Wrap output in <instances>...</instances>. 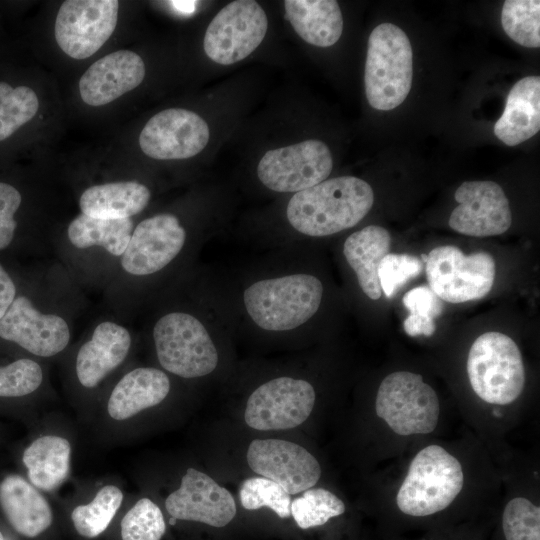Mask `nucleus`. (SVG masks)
<instances>
[{
	"instance_id": "38",
	"label": "nucleus",
	"mask_w": 540,
	"mask_h": 540,
	"mask_svg": "<svg viewBox=\"0 0 540 540\" xmlns=\"http://www.w3.org/2000/svg\"><path fill=\"white\" fill-rule=\"evenodd\" d=\"M22 204L20 191L12 184L0 181V250L13 240L17 228L15 215Z\"/></svg>"
},
{
	"instance_id": "33",
	"label": "nucleus",
	"mask_w": 540,
	"mask_h": 540,
	"mask_svg": "<svg viewBox=\"0 0 540 540\" xmlns=\"http://www.w3.org/2000/svg\"><path fill=\"white\" fill-rule=\"evenodd\" d=\"M242 506L247 510L268 507L280 518L291 515V495L279 484L265 477L244 480L239 489Z\"/></svg>"
},
{
	"instance_id": "25",
	"label": "nucleus",
	"mask_w": 540,
	"mask_h": 540,
	"mask_svg": "<svg viewBox=\"0 0 540 540\" xmlns=\"http://www.w3.org/2000/svg\"><path fill=\"white\" fill-rule=\"evenodd\" d=\"M286 17L295 32L308 44L334 45L342 35L343 17L334 0H286Z\"/></svg>"
},
{
	"instance_id": "2",
	"label": "nucleus",
	"mask_w": 540,
	"mask_h": 540,
	"mask_svg": "<svg viewBox=\"0 0 540 540\" xmlns=\"http://www.w3.org/2000/svg\"><path fill=\"white\" fill-rule=\"evenodd\" d=\"M413 78V52L406 33L392 23L375 27L368 39L365 92L377 110H392L408 96Z\"/></svg>"
},
{
	"instance_id": "6",
	"label": "nucleus",
	"mask_w": 540,
	"mask_h": 540,
	"mask_svg": "<svg viewBox=\"0 0 540 540\" xmlns=\"http://www.w3.org/2000/svg\"><path fill=\"white\" fill-rule=\"evenodd\" d=\"M153 338L159 363L177 376L202 377L218 364V353L210 335L190 314L164 315L154 326Z\"/></svg>"
},
{
	"instance_id": "26",
	"label": "nucleus",
	"mask_w": 540,
	"mask_h": 540,
	"mask_svg": "<svg viewBox=\"0 0 540 540\" xmlns=\"http://www.w3.org/2000/svg\"><path fill=\"white\" fill-rule=\"evenodd\" d=\"M149 189L135 181L112 182L87 188L81 195L82 214L102 219L130 218L149 203Z\"/></svg>"
},
{
	"instance_id": "30",
	"label": "nucleus",
	"mask_w": 540,
	"mask_h": 540,
	"mask_svg": "<svg viewBox=\"0 0 540 540\" xmlns=\"http://www.w3.org/2000/svg\"><path fill=\"white\" fill-rule=\"evenodd\" d=\"M122 500L123 493L118 487H102L89 504L79 505L72 511L71 520L76 531L86 538L99 536L112 521Z\"/></svg>"
},
{
	"instance_id": "23",
	"label": "nucleus",
	"mask_w": 540,
	"mask_h": 540,
	"mask_svg": "<svg viewBox=\"0 0 540 540\" xmlns=\"http://www.w3.org/2000/svg\"><path fill=\"white\" fill-rule=\"evenodd\" d=\"M170 390L167 375L156 368L140 367L124 375L108 399L107 410L115 420L128 419L161 403Z\"/></svg>"
},
{
	"instance_id": "11",
	"label": "nucleus",
	"mask_w": 540,
	"mask_h": 540,
	"mask_svg": "<svg viewBox=\"0 0 540 540\" xmlns=\"http://www.w3.org/2000/svg\"><path fill=\"white\" fill-rule=\"evenodd\" d=\"M116 0H67L55 21V39L71 58L86 59L96 53L115 30Z\"/></svg>"
},
{
	"instance_id": "22",
	"label": "nucleus",
	"mask_w": 540,
	"mask_h": 540,
	"mask_svg": "<svg viewBox=\"0 0 540 540\" xmlns=\"http://www.w3.org/2000/svg\"><path fill=\"white\" fill-rule=\"evenodd\" d=\"M540 129V77L527 76L510 90L502 116L494 125L496 137L516 146Z\"/></svg>"
},
{
	"instance_id": "42",
	"label": "nucleus",
	"mask_w": 540,
	"mask_h": 540,
	"mask_svg": "<svg viewBox=\"0 0 540 540\" xmlns=\"http://www.w3.org/2000/svg\"><path fill=\"white\" fill-rule=\"evenodd\" d=\"M194 2H187V1H173L172 4L174 7L178 8L179 10L183 12H189L194 7Z\"/></svg>"
},
{
	"instance_id": "41",
	"label": "nucleus",
	"mask_w": 540,
	"mask_h": 540,
	"mask_svg": "<svg viewBox=\"0 0 540 540\" xmlns=\"http://www.w3.org/2000/svg\"><path fill=\"white\" fill-rule=\"evenodd\" d=\"M15 294L16 288L12 279L0 265V319L11 306L15 299Z\"/></svg>"
},
{
	"instance_id": "32",
	"label": "nucleus",
	"mask_w": 540,
	"mask_h": 540,
	"mask_svg": "<svg viewBox=\"0 0 540 540\" xmlns=\"http://www.w3.org/2000/svg\"><path fill=\"white\" fill-rule=\"evenodd\" d=\"M291 514L302 529L325 524L345 512V505L335 494L324 488H309L291 501Z\"/></svg>"
},
{
	"instance_id": "18",
	"label": "nucleus",
	"mask_w": 540,
	"mask_h": 540,
	"mask_svg": "<svg viewBox=\"0 0 540 540\" xmlns=\"http://www.w3.org/2000/svg\"><path fill=\"white\" fill-rule=\"evenodd\" d=\"M0 337L36 356L51 357L68 345L70 330L62 317L43 314L27 297L19 296L0 319Z\"/></svg>"
},
{
	"instance_id": "17",
	"label": "nucleus",
	"mask_w": 540,
	"mask_h": 540,
	"mask_svg": "<svg viewBox=\"0 0 540 540\" xmlns=\"http://www.w3.org/2000/svg\"><path fill=\"white\" fill-rule=\"evenodd\" d=\"M167 512L175 519L224 527L236 514L231 493L207 474L188 468L180 487L165 501Z\"/></svg>"
},
{
	"instance_id": "1",
	"label": "nucleus",
	"mask_w": 540,
	"mask_h": 540,
	"mask_svg": "<svg viewBox=\"0 0 540 540\" xmlns=\"http://www.w3.org/2000/svg\"><path fill=\"white\" fill-rule=\"evenodd\" d=\"M374 202L371 186L353 176H342L297 192L286 215L291 226L308 236L332 235L355 226Z\"/></svg>"
},
{
	"instance_id": "15",
	"label": "nucleus",
	"mask_w": 540,
	"mask_h": 540,
	"mask_svg": "<svg viewBox=\"0 0 540 540\" xmlns=\"http://www.w3.org/2000/svg\"><path fill=\"white\" fill-rule=\"evenodd\" d=\"M454 197L459 203L449 218V226L454 231L473 237H488L500 235L511 226L509 201L496 182H463Z\"/></svg>"
},
{
	"instance_id": "5",
	"label": "nucleus",
	"mask_w": 540,
	"mask_h": 540,
	"mask_svg": "<svg viewBox=\"0 0 540 540\" xmlns=\"http://www.w3.org/2000/svg\"><path fill=\"white\" fill-rule=\"evenodd\" d=\"M467 374L474 392L485 402L506 405L525 385V369L517 344L501 332H486L472 344Z\"/></svg>"
},
{
	"instance_id": "43",
	"label": "nucleus",
	"mask_w": 540,
	"mask_h": 540,
	"mask_svg": "<svg viewBox=\"0 0 540 540\" xmlns=\"http://www.w3.org/2000/svg\"><path fill=\"white\" fill-rule=\"evenodd\" d=\"M0 540H4V537H3L2 533H1V531H0Z\"/></svg>"
},
{
	"instance_id": "35",
	"label": "nucleus",
	"mask_w": 540,
	"mask_h": 540,
	"mask_svg": "<svg viewBox=\"0 0 540 540\" xmlns=\"http://www.w3.org/2000/svg\"><path fill=\"white\" fill-rule=\"evenodd\" d=\"M506 540H540V508L523 497L510 500L502 515Z\"/></svg>"
},
{
	"instance_id": "16",
	"label": "nucleus",
	"mask_w": 540,
	"mask_h": 540,
	"mask_svg": "<svg viewBox=\"0 0 540 540\" xmlns=\"http://www.w3.org/2000/svg\"><path fill=\"white\" fill-rule=\"evenodd\" d=\"M184 228L172 214H158L140 222L121 255V266L135 276L150 275L167 266L181 251Z\"/></svg>"
},
{
	"instance_id": "12",
	"label": "nucleus",
	"mask_w": 540,
	"mask_h": 540,
	"mask_svg": "<svg viewBox=\"0 0 540 540\" xmlns=\"http://www.w3.org/2000/svg\"><path fill=\"white\" fill-rule=\"evenodd\" d=\"M314 403L315 391L309 382L279 377L252 392L246 404L244 419L255 430L291 429L309 417Z\"/></svg>"
},
{
	"instance_id": "29",
	"label": "nucleus",
	"mask_w": 540,
	"mask_h": 540,
	"mask_svg": "<svg viewBox=\"0 0 540 540\" xmlns=\"http://www.w3.org/2000/svg\"><path fill=\"white\" fill-rule=\"evenodd\" d=\"M36 92L24 84L0 80V143L10 140L37 114Z\"/></svg>"
},
{
	"instance_id": "31",
	"label": "nucleus",
	"mask_w": 540,
	"mask_h": 540,
	"mask_svg": "<svg viewBox=\"0 0 540 540\" xmlns=\"http://www.w3.org/2000/svg\"><path fill=\"white\" fill-rule=\"evenodd\" d=\"M505 33L516 43L529 48L540 46V2L506 0L501 12Z\"/></svg>"
},
{
	"instance_id": "24",
	"label": "nucleus",
	"mask_w": 540,
	"mask_h": 540,
	"mask_svg": "<svg viewBox=\"0 0 540 540\" xmlns=\"http://www.w3.org/2000/svg\"><path fill=\"white\" fill-rule=\"evenodd\" d=\"M390 246L389 232L376 225L352 233L344 243V256L355 271L362 291L372 300L381 297L378 267L389 253Z\"/></svg>"
},
{
	"instance_id": "19",
	"label": "nucleus",
	"mask_w": 540,
	"mask_h": 540,
	"mask_svg": "<svg viewBox=\"0 0 540 540\" xmlns=\"http://www.w3.org/2000/svg\"><path fill=\"white\" fill-rule=\"evenodd\" d=\"M145 77V64L133 51L119 50L94 62L82 75L79 91L91 106L108 104L139 86Z\"/></svg>"
},
{
	"instance_id": "28",
	"label": "nucleus",
	"mask_w": 540,
	"mask_h": 540,
	"mask_svg": "<svg viewBox=\"0 0 540 540\" xmlns=\"http://www.w3.org/2000/svg\"><path fill=\"white\" fill-rule=\"evenodd\" d=\"M132 228L130 218L102 219L80 214L69 224L67 234L76 248L98 246L114 256H121L129 243Z\"/></svg>"
},
{
	"instance_id": "8",
	"label": "nucleus",
	"mask_w": 540,
	"mask_h": 540,
	"mask_svg": "<svg viewBox=\"0 0 540 540\" xmlns=\"http://www.w3.org/2000/svg\"><path fill=\"white\" fill-rule=\"evenodd\" d=\"M425 264L429 288L450 303L483 298L495 279V261L483 251L465 255L455 246H439L427 254Z\"/></svg>"
},
{
	"instance_id": "36",
	"label": "nucleus",
	"mask_w": 540,
	"mask_h": 540,
	"mask_svg": "<svg viewBox=\"0 0 540 540\" xmlns=\"http://www.w3.org/2000/svg\"><path fill=\"white\" fill-rule=\"evenodd\" d=\"M43 380L38 363L19 359L0 367V397H21L36 391Z\"/></svg>"
},
{
	"instance_id": "13",
	"label": "nucleus",
	"mask_w": 540,
	"mask_h": 540,
	"mask_svg": "<svg viewBox=\"0 0 540 540\" xmlns=\"http://www.w3.org/2000/svg\"><path fill=\"white\" fill-rule=\"evenodd\" d=\"M209 137V127L198 114L169 108L149 119L140 132L139 145L154 159H186L200 153Z\"/></svg>"
},
{
	"instance_id": "27",
	"label": "nucleus",
	"mask_w": 540,
	"mask_h": 540,
	"mask_svg": "<svg viewBox=\"0 0 540 540\" xmlns=\"http://www.w3.org/2000/svg\"><path fill=\"white\" fill-rule=\"evenodd\" d=\"M70 454L65 438L47 435L34 440L22 456L31 484L44 491L58 487L68 476Z\"/></svg>"
},
{
	"instance_id": "3",
	"label": "nucleus",
	"mask_w": 540,
	"mask_h": 540,
	"mask_svg": "<svg viewBox=\"0 0 540 540\" xmlns=\"http://www.w3.org/2000/svg\"><path fill=\"white\" fill-rule=\"evenodd\" d=\"M323 286L318 278L294 274L265 279L244 292V304L252 320L262 329L286 331L308 321L318 310Z\"/></svg>"
},
{
	"instance_id": "21",
	"label": "nucleus",
	"mask_w": 540,
	"mask_h": 540,
	"mask_svg": "<svg viewBox=\"0 0 540 540\" xmlns=\"http://www.w3.org/2000/svg\"><path fill=\"white\" fill-rule=\"evenodd\" d=\"M0 507L14 530L25 537L38 536L53 520L46 499L17 474H10L1 480Z\"/></svg>"
},
{
	"instance_id": "7",
	"label": "nucleus",
	"mask_w": 540,
	"mask_h": 540,
	"mask_svg": "<svg viewBox=\"0 0 540 540\" xmlns=\"http://www.w3.org/2000/svg\"><path fill=\"white\" fill-rule=\"evenodd\" d=\"M375 410L395 433L408 436L434 431L440 404L436 392L420 374L398 371L381 382Z\"/></svg>"
},
{
	"instance_id": "4",
	"label": "nucleus",
	"mask_w": 540,
	"mask_h": 540,
	"mask_svg": "<svg viewBox=\"0 0 540 540\" xmlns=\"http://www.w3.org/2000/svg\"><path fill=\"white\" fill-rule=\"evenodd\" d=\"M460 462L439 445L421 449L410 463L396 497L404 514L423 517L447 508L463 488Z\"/></svg>"
},
{
	"instance_id": "20",
	"label": "nucleus",
	"mask_w": 540,
	"mask_h": 540,
	"mask_svg": "<svg viewBox=\"0 0 540 540\" xmlns=\"http://www.w3.org/2000/svg\"><path fill=\"white\" fill-rule=\"evenodd\" d=\"M130 346L131 336L125 327L110 321L98 324L77 353L76 374L81 385L97 386L124 361Z\"/></svg>"
},
{
	"instance_id": "9",
	"label": "nucleus",
	"mask_w": 540,
	"mask_h": 540,
	"mask_svg": "<svg viewBox=\"0 0 540 540\" xmlns=\"http://www.w3.org/2000/svg\"><path fill=\"white\" fill-rule=\"evenodd\" d=\"M267 28L266 13L256 1L230 2L208 25L203 40L204 51L218 64H234L261 44Z\"/></svg>"
},
{
	"instance_id": "37",
	"label": "nucleus",
	"mask_w": 540,
	"mask_h": 540,
	"mask_svg": "<svg viewBox=\"0 0 540 540\" xmlns=\"http://www.w3.org/2000/svg\"><path fill=\"white\" fill-rule=\"evenodd\" d=\"M422 268L423 262L416 256L388 253L378 267L382 293L387 298L392 297L408 280L416 277Z\"/></svg>"
},
{
	"instance_id": "10",
	"label": "nucleus",
	"mask_w": 540,
	"mask_h": 540,
	"mask_svg": "<svg viewBox=\"0 0 540 540\" xmlns=\"http://www.w3.org/2000/svg\"><path fill=\"white\" fill-rule=\"evenodd\" d=\"M332 167L327 145L312 139L267 151L259 161L257 174L273 191L297 193L326 180Z\"/></svg>"
},
{
	"instance_id": "40",
	"label": "nucleus",
	"mask_w": 540,
	"mask_h": 540,
	"mask_svg": "<svg viewBox=\"0 0 540 540\" xmlns=\"http://www.w3.org/2000/svg\"><path fill=\"white\" fill-rule=\"evenodd\" d=\"M404 330L407 335L415 337L419 335L431 336L436 325L434 319L422 318L413 315H408L403 323Z\"/></svg>"
},
{
	"instance_id": "34",
	"label": "nucleus",
	"mask_w": 540,
	"mask_h": 540,
	"mask_svg": "<svg viewBox=\"0 0 540 540\" xmlns=\"http://www.w3.org/2000/svg\"><path fill=\"white\" fill-rule=\"evenodd\" d=\"M165 530L160 508L148 498L137 501L121 521L122 540H160Z\"/></svg>"
},
{
	"instance_id": "39",
	"label": "nucleus",
	"mask_w": 540,
	"mask_h": 540,
	"mask_svg": "<svg viewBox=\"0 0 540 540\" xmlns=\"http://www.w3.org/2000/svg\"><path fill=\"white\" fill-rule=\"evenodd\" d=\"M403 304L409 315L434 319L442 311L439 297L427 286H418L403 296Z\"/></svg>"
},
{
	"instance_id": "14",
	"label": "nucleus",
	"mask_w": 540,
	"mask_h": 540,
	"mask_svg": "<svg viewBox=\"0 0 540 540\" xmlns=\"http://www.w3.org/2000/svg\"><path fill=\"white\" fill-rule=\"evenodd\" d=\"M246 458L252 471L276 482L290 495L313 487L321 476L316 458L304 447L286 440H253Z\"/></svg>"
}]
</instances>
